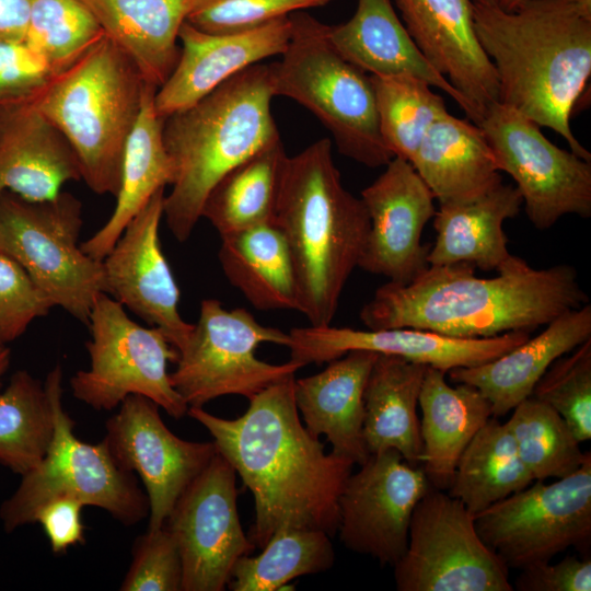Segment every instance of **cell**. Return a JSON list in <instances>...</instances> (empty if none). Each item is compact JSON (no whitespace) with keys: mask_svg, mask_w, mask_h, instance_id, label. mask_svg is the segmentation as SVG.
<instances>
[{"mask_svg":"<svg viewBox=\"0 0 591 591\" xmlns=\"http://www.w3.org/2000/svg\"><path fill=\"white\" fill-rule=\"evenodd\" d=\"M294 381L291 374L265 387L235 419L204 407L187 410L251 490L255 521L247 536L259 548L288 528L337 533L339 496L355 465L325 453L318 438L306 430L294 401Z\"/></svg>","mask_w":591,"mask_h":591,"instance_id":"obj_1","label":"cell"},{"mask_svg":"<svg viewBox=\"0 0 591 591\" xmlns=\"http://www.w3.org/2000/svg\"><path fill=\"white\" fill-rule=\"evenodd\" d=\"M491 278L475 266H428L412 282L387 281L360 311L370 329L412 327L457 338L532 332L589 303L575 267L533 268L511 255Z\"/></svg>","mask_w":591,"mask_h":591,"instance_id":"obj_2","label":"cell"},{"mask_svg":"<svg viewBox=\"0 0 591 591\" xmlns=\"http://www.w3.org/2000/svg\"><path fill=\"white\" fill-rule=\"evenodd\" d=\"M473 16L497 74L499 102L553 129L591 162L570 127L591 74V20L567 0H529L513 11L473 2Z\"/></svg>","mask_w":591,"mask_h":591,"instance_id":"obj_3","label":"cell"},{"mask_svg":"<svg viewBox=\"0 0 591 591\" xmlns=\"http://www.w3.org/2000/svg\"><path fill=\"white\" fill-rule=\"evenodd\" d=\"M274 221L290 251L298 312L312 326L331 325L359 265L370 221L361 198L343 184L329 139L287 157Z\"/></svg>","mask_w":591,"mask_h":591,"instance_id":"obj_4","label":"cell"},{"mask_svg":"<svg viewBox=\"0 0 591 591\" xmlns=\"http://www.w3.org/2000/svg\"><path fill=\"white\" fill-rule=\"evenodd\" d=\"M273 97L270 63L258 62L163 119L162 138L174 171L163 218L178 242L192 235L219 179L280 139Z\"/></svg>","mask_w":591,"mask_h":591,"instance_id":"obj_5","label":"cell"},{"mask_svg":"<svg viewBox=\"0 0 591 591\" xmlns=\"http://www.w3.org/2000/svg\"><path fill=\"white\" fill-rule=\"evenodd\" d=\"M146 85L134 60L104 35L32 102L68 140L81 179L99 195L118 193Z\"/></svg>","mask_w":591,"mask_h":591,"instance_id":"obj_6","label":"cell"},{"mask_svg":"<svg viewBox=\"0 0 591 591\" xmlns=\"http://www.w3.org/2000/svg\"><path fill=\"white\" fill-rule=\"evenodd\" d=\"M290 19L287 48L270 63L274 95L311 112L343 155L369 167L386 165L394 157L380 134L370 74L334 48L327 24L305 11Z\"/></svg>","mask_w":591,"mask_h":591,"instance_id":"obj_7","label":"cell"},{"mask_svg":"<svg viewBox=\"0 0 591 591\" xmlns=\"http://www.w3.org/2000/svg\"><path fill=\"white\" fill-rule=\"evenodd\" d=\"M44 384L53 404L54 437L44 459L22 475L15 491L0 506L3 529L10 533L35 523L45 503L63 497L101 508L126 526L149 517V500L136 475L115 461L104 441L88 443L74 434V422L61 402L59 364L47 373Z\"/></svg>","mask_w":591,"mask_h":591,"instance_id":"obj_8","label":"cell"},{"mask_svg":"<svg viewBox=\"0 0 591 591\" xmlns=\"http://www.w3.org/2000/svg\"><path fill=\"white\" fill-rule=\"evenodd\" d=\"M82 224V205L70 193L38 202L0 194V252L22 266L54 306L88 325L105 281L102 260L81 248Z\"/></svg>","mask_w":591,"mask_h":591,"instance_id":"obj_9","label":"cell"},{"mask_svg":"<svg viewBox=\"0 0 591 591\" xmlns=\"http://www.w3.org/2000/svg\"><path fill=\"white\" fill-rule=\"evenodd\" d=\"M88 369L70 378L73 397L96 410H113L129 395H142L179 419L188 406L173 387L167 363L178 351L157 327H144L107 293L89 316Z\"/></svg>","mask_w":591,"mask_h":591,"instance_id":"obj_10","label":"cell"},{"mask_svg":"<svg viewBox=\"0 0 591 591\" xmlns=\"http://www.w3.org/2000/svg\"><path fill=\"white\" fill-rule=\"evenodd\" d=\"M263 343L289 347L290 335L260 324L243 308L228 310L216 299H205L178 350L171 383L188 407H204L224 395L251 399L303 367L292 360L273 364L258 359L255 350Z\"/></svg>","mask_w":591,"mask_h":591,"instance_id":"obj_11","label":"cell"},{"mask_svg":"<svg viewBox=\"0 0 591 591\" xmlns=\"http://www.w3.org/2000/svg\"><path fill=\"white\" fill-rule=\"evenodd\" d=\"M482 541L508 568L548 561L591 538V455L572 474L524 489L474 515Z\"/></svg>","mask_w":591,"mask_h":591,"instance_id":"obj_12","label":"cell"},{"mask_svg":"<svg viewBox=\"0 0 591 591\" xmlns=\"http://www.w3.org/2000/svg\"><path fill=\"white\" fill-rule=\"evenodd\" d=\"M394 567L399 591H512L509 568L482 541L474 514L444 490L417 502Z\"/></svg>","mask_w":591,"mask_h":591,"instance_id":"obj_13","label":"cell"},{"mask_svg":"<svg viewBox=\"0 0 591 591\" xmlns=\"http://www.w3.org/2000/svg\"><path fill=\"white\" fill-rule=\"evenodd\" d=\"M478 126L536 229H549L566 215L591 216V162L557 147L536 123L500 102L487 107Z\"/></svg>","mask_w":591,"mask_h":591,"instance_id":"obj_14","label":"cell"},{"mask_svg":"<svg viewBox=\"0 0 591 591\" xmlns=\"http://www.w3.org/2000/svg\"><path fill=\"white\" fill-rule=\"evenodd\" d=\"M236 472L219 452L177 499L164 525L182 559V591H222L255 546L236 507Z\"/></svg>","mask_w":591,"mask_h":591,"instance_id":"obj_15","label":"cell"},{"mask_svg":"<svg viewBox=\"0 0 591 591\" xmlns=\"http://www.w3.org/2000/svg\"><path fill=\"white\" fill-rule=\"evenodd\" d=\"M347 478L337 532L348 549L394 566L404 554L417 502L431 488L421 466L394 449L372 453Z\"/></svg>","mask_w":591,"mask_h":591,"instance_id":"obj_16","label":"cell"},{"mask_svg":"<svg viewBox=\"0 0 591 591\" xmlns=\"http://www.w3.org/2000/svg\"><path fill=\"white\" fill-rule=\"evenodd\" d=\"M159 408L142 395L127 396L107 419L103 439L115 461L141 479L150 507L149 530L164 525L179 496L218 452L213 441L175 436Z\"/></svg>","mask_w":591,"mask_h":591,"instance_id":"obj_17","label":"cell"},{"mask_svg":"<svg viewBox=\"0 0 591 591\" xmlns=\"http://www.w3.org/2000/svg\"><path fill=\"white\" fill-rule=\"evenodd\" d=\"M164 189H159L130 220L102 266L105 293L160 329L178 351L193 324L179 314V290L160 243Z\"/></svg>","mask_w":591,"mask_h":591,"instance_id":"obj_18","label":"cell"},{"mask_svg":"<svg viewBox=\"0 0 591 591\" xmlns=\"http://www.w3.org/2000/svg\"><path fill=\"white\" fill-rule=\"evenodd\" d=\"M384 166L361 192L370 227L358 267L407 285L429 266L421 234L436 213L434 196L408 161L394 157Z\"/></svg>","mask_w":591,"mask_h":591,"instance_id":"obj_19","label":"cell"},{"mask_svg":"<svg viewBox=\"0 0 591 591\" xmlns=\"http://www.w3.org/2000/svg\"><path fill=\"white\" fill-rule=\"evenodd\" d=\"M292 361L303 367L337 359L351 350H368L433 367L444 372L491 361L530 338L510 332L487 338H457L412 327L354 329L306 326L289 332Z\"/></svg>","mask_w":591,"mask_h":591,"instance_id":"obj_20","label":"cell"},{"mask_svg":"<svg viewBox=\"0 0 591 591\" xmlns=\"http://www.w3.org/2000/svg\"><path fill=\"white\" fill-rule=\"evenodd\" d=\"M395 2L418 49L465 99L478 125L487 107L499 102V85L475 31L472 0Z\"/></svg>","mask_w":591,"mask_h":591,"instance_id":"obj_21","label":"cell"},{"mask_svg":"<svg viewBox=\"0 0 591 591\" xmlns=\"http://www.w3.org/2000/svg\"><path fill=\"white\" fill-rule=\"evenodd\" d=\"M291 31L290 15L225 34L206 33L185 22L178 34L182 42L178 61L154 96L158 116L164 119L193 105L247 67L281 55Z\"/></svg>","mask_w":591,"mask_h":591,"instance_id":"obj_22","label":"cell"},{"mask_svg":"<svg viewBox=\"0 0 591 591\" xmlns=\"http://www.w3.org/2000/svg\"><path fill=\"white\" fill-rule=\"evenodd\" d=\"M79 179L73 149L32 102L0 106V194L46 201Z\"/></svg>","mask_w":591,"mask_h":591,"instance_id":"obj_23","label":"cell"},{"mask_svg":"<svg viewBox=\"0 0 591 591\" xmlns=\"http://www.w3.org/2000/svg\"><path fill=\"white\" fill-rule=\"evenodd\" d=\"M378 354L351 350L321 372L294 381V401L304 427L324 434L332 452L361 465L370 455L363 439V394Z\"/></svg>","mask_w":591,"mask_h":591,"instance_id":"obj_24","label":"cell"},{"mask_svg":"<svg viewBox=\"0 0 591 591\" xmlns=\"http://www.w3.org/2000/svg\"><path fill=\"white\" fill-rule=\"evenodd\" d=\"M590 338L591 305L587 303L557 316L538 335L502 356L448 373L452 382L476 387L490 403L493 416L500 417L531 396L537 381L557 358Z\"/></svg>","mask_w":591,"mask_h":591,"instance_id":"obj_25","label":"cell"},{"mask_svg":"<svg viewBox=\"0 0 591 591\" xmlns=\"http://www.w3.org/2000/svg\"><path fill=\"white\" fill-rule=\"evenodd\" d=\"M327 33L334 48L364 72L421 78L452 97L471 119L467 102L418 49L392 0H357L354 15L343 24L328 25Z\"/></svg>","mask_w":591,"mask_h":591,"instance_id":"obj_26","label":"cell"},{"mask_svg":"<svg viewBox=\"0 0 591 591\" xmlns=\"http://www.w3.org/2000/svg\"><path fill=\"white\" fill-rule=\"evenodd\" d=\"M521 206L518 188L502 182L471 199L439 204L428 265L468 263L497 270L511 256L502 224L517 217Z\"/></svg>","mask_w":591,"mask_h":591,"instance_id":"obj_27","label":"cell"},{"mask_svg":"<svg viewBox=\"0 0 591 591\" xmlns=\"http://www.w3.org/2000/svg\"><path fill=\"white\" fill-rule=\"evenodd\" d=\"M104 34L158 89L174 70L178 34L199 0H80Z\"/></svg>","mask_w":591,"mask_h":591,"instance_id":"obj_28","label":"cell"},{"mask_svg":"<svg viewBox=\"0 0 591 591\" xmlns=\"http://www.w3.org/2000/svg\"><path fill=\"white\" fill-rule=\"evenodd\" d=\"M447 372L427 367L419 394L421 467L430 484L448 490L457 461L477 431L493 417L488 399L474 386L447 381Z\"/></svg>","mask_w":591,"mask_h":591,"instance_id":"obj_29","label":"cell"},{"mask_svg":"<svg viewBox=\"0 0 591 591\" xmlns=\"http://www.w3.org/2000/svg\"><path fill=\"white\" fill-rule=\"evenodd\" d=\"M410 164L439 204L471 199L502 182L482 128L450 113L431 125Z\"/></svg>","mask_w":591,"mask_h":591,"instance_id":"obj_30","label":"cell"},{"mask_svg":"<svg viewBox=\"0 0 591 591\" xmlns=\"http://www.w3.org/2000/svg\"><path fill=\"white\" fill-rule=\"evenodd\" d=\"M157 90L147 83L138 119L125 147L114 211L99 231L81 243L82 251L96 260L109 253L151 197L173 182V165L162 138L163 119L154 107Z\"/></svg>","mask_w":591,"mask_h":591,"instance_id":"obj_31","label":"cell"},{"mask_svg":"<svg viewBox=\"0 0 591 591\" xmlns=\"http://www.w3.org/2000/svg\"><path fill=\"white\" fill-rule=\"evenodd\" d=\"M426 368L378 354L363 394V439L369 454L394 449L409 465L421 466L417 406Z\"/></svg>","mask_w":591,"mask_h":591,"instance_id":"obj_32","label":"cell"},{"mask_svg":"<svg viewBox=\"0 0 591 591\" xmlns=\"http://www.w3.org/2000/svg\"><path fill=\"white\" fill-rule=\"evenodd\" d=\"M227 279L257 310L298 311V289L286 239L275 221L221 236Z\"/></svg>","mask_w":591,"mask_h":591,"instance_id":"obj_33","label":"cell"},{"mask_svg":"<svg viewBox=\"0 0 591 591\" xmlns=\"http://www.w3.org/2000/svg\"><path fill=\"white\" fill-rule=\"evenodd\" d=\"M287 157L278 139L231 169L210 190L201 218L220 236L274 221Z\"/></svg>","mask_w":591,"mask_h":591,"instance_id":"obj_34","label":"cell"},{"mask_svg":"<svg viewBox=\"0 0 591 591\" xmlns=\"http://www.w3.org/2000/svg\"><path fill=\"white\" fill-rule=\"evenodd\" d=\"M533 480L506 422L490 417L462 452L448 494L475 515Z\"/></svg>","mask_w":591,"mask_h":591,"instance_id":"obj_35","label":"cell"},{"mask_svg":"<svg viewBox=\"0 0 591 591\" xmlns=\"http://www.w3.org/2000/svg\"><path fill=\"white\" fill-rule=\"evenodd\" d=\"M55 431L53 404L44 383L26 370L0 387V464L24 475L46 455Z\"/></svg>","mask_w":591,"mask_h":591,"instance_id":"obj_36","label":"cell"},{"mask_svg":"<svg viewBox=\"0 0 591 591\" xmlns=\"http://www.w3.org/2000/svg\"><path fill=\"white\" fill-rule=\"evenodd\" d=\"M262 549L259 555L243 556L235 563L230 590H282L300 576L331 569L335 560L331 536L322 530L282 529Z\"/></svg>","mask_w":591,"mask_h":591,"instance_id":"obj_37","label":"cell"},{"mask_svg":"<svg viewBox=\"0 0 591 591\" xmlns=\"http://www.w3.org/2000/svg\"><path fill=\"white\" fill-rule=\"evenodd\" d=\"M382 140L410 163L431 125L448 112L444 99L416 76H370Z\"/></svg>","mask_w":591,"mask_h":591,"instance_id":"obj_38","label":"cell"},{"mask_svg":"<svg viewBox=\"0 0 591 591\" xmlns=\"http://www.w3.org/2000/svg\"><path fill=\"white\" fill-rule=\"evenodd\" d=\"M512 410L506 425L534 480L566 477L580 467L587 453L555 409L530 396Z\"/></svg>","mask_w":591,"mask_h":591,"instance_id":"obj_39","label":"cell"},{"mask_svg":"<svg viewBox=\"0 0 591 591\" xmlns=\"http://www.w3.org/2000/svg\"><path fill=\"white\" fill-rule=\"evenodd\" d=\"M104 35L80 0H32L25 44L55 74L72 66Z\"/></svg>","mask_w":591,"mask_h":591,"instance_id":"obj_40","label":"cell"},{"mask_svg":"<svg viewBox=\"0 0 591 591\" xmlns=\"http://www.w3.org/2000/svg\"><path fill=\"white\" fill-rule=\"evenodd\" d=\"M532 397L555 409L578 441L591 439V338L557 358L535 384Z\"/></svg>","mask_w":591,"mask_h":591,"instance_id":"obj_41","label":"cell"},{"mask_svg":"<svg viewBox=\"0 0 591 591\" xmlns=\"http://www.w3.org/2000/svg\"><path fill=\"white\" fill-rule=\"evenodd\" d=\"M332 0H199L186 22L212 34L251 30Z\"/></svg>","mask_w":591,"mask_h":591,"instance_id":"obj_42","label":"cell"},{"mask_svg":"<svg viewBox=\"0 0 591 591\" xmlns=\"http://www.w3.org/2000/svg\"><path fill=\"white\" fill-rule=\"evenodd\" d=\"M183 567L176 542L165 525L138 536L121 591H182Z\"/></svg>","mask_w":591,"mask_h":591,"instance_id":"obj_43","label":"cell"},{"mask_svg":"<svg viewBox=\"0 0 591 591\" xmlns=\"http://www.w3.org/2000/svg\"><path fill=\"white\" fill-rule=\"evenodd\" d=\"M51 308V301L22 266L0 252V345L18 339Z\"/></svg>","mask_w":591,"mask_h":591,"instance_id":"obj_44","label":"cell"},{"mask_svg":"<svg viewBox=\"0 0 591 591\" xmlns=\"http://www.w3.org/2000/svg\"><path fill=\"white\" fill-rule=\"evenodd\" d=\"M55 76L25 43L0 42V106L33 102Z\"/></svg>","mask_w":591,"mask_h":591,"instance_id":"obj_45","label":"cell"},{"mask_svg":"<svg viewBox=\"0 0 591 591\" xmlns=\"http://www.w3.org/2000/svg\"><path fill=\"white\" fill-rule=\"evenodd\" d=\"M519 591H590L591 560L567 556L552 564L535 563L521 569L514 588Z\"/></svg>","mask_w":591,"mask_h":591,"instance_id":"obj_46","label":"cell"},{"mask_svg":"<svg viewBox=\"0 0 591 591\" xmlns=\"http://www.w3.org/2000/svg\"><path fill=\"white\" fill-rule=\"evenodd\" d=\"M84 505L72 498H57L45 503L37 512L39 523L54 554H65L70 547L83 544L84 525L81 511Z\"/></svg>","mask_w":591,"mask_h":591,"instance_id":"obj_47","label":"cell"},{"mask_svg":"<svg viewBox=\"0 0 591 591\" xmlns=\"http://www.w3.org/2000/svg\"><path fill=\"white\" fill-rule=\"evenodd\" d=\"M32 0H0V42L25 43Z\"/></svg>","mask_w":591,"mask_h":591,"instance_id":"obj_48","label":"cell"},{"mask_svg":"<svg viewBox=\"0 0 591 591\" xmlns=\"http://www.w3.org/2000/svg\"><path fill=\"white\" fill-rule=\"evenodd\" d=\"M11 362V350L8 346L0 345V387L2 376L5 374Z\"/></svg>","mask_w":591,"mask_h":591,"instance_id":"obj_49","label":"cell"},{"mask_svg":"<svg viewBox=\"0 0 591 591\" xmlns=\"http://www.w3.org/2000/svg\"><path fill=\"white\" fill-rule=\"evenodd\" d=\"M572 4L586 19L591 20V0H567Z\"/></svg>","mask_w":591,"mask_h":591,"instance_id":"obj_50","label":"cell"},{"mask_svg":"<svg viewBox=\"0 0 591 591\" xmlns=\"http://www.w3.org/2000/svg\"><path fill=\"white\" fill-rule=\"evenodd\" d=\"M529 0H498V7L506 11H513Z\"/></svg>","mask_w":591,"mask_h":591,"instance_id":"obj_51","label":"cell"},{"mask_svg":"<svg viewBox=\"0 0 591 591\" xmlns=\"http://www.w3.org/2000/svg\"><path fill=\"white\" fill-rule=\"evenodd\" d=\"M472 2L482 4H498V0H472Z\"/></svg>","mask_w":591,"mask_h":591,"instance_id":"obj_52","label":"cell"}]
</instances>
